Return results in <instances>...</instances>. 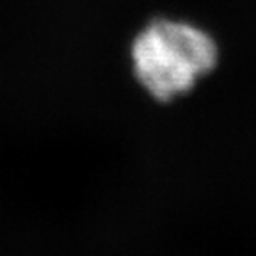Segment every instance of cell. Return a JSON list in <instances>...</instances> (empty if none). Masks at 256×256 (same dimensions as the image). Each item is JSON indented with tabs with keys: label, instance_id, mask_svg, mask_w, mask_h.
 Returning a JSON list of instances; mask_svg holds the SVG:
<instances>
[{
	"label": "cell",
	"instance_id": "1",
	"mask_svg": "<svg viewBox=\"0 0 256 256\" xmlns=\"http://www.w3.org/2000/svg\"><path fill=\"white\" fill-rule=\"evenodd\" d=\"M217 62V44L210 34L185 22H152L132 44L137 80L156 100L184 94Z\"/></svg>",
	"mask_w": 256,
	"mask_h": 256
}]
</instances>
